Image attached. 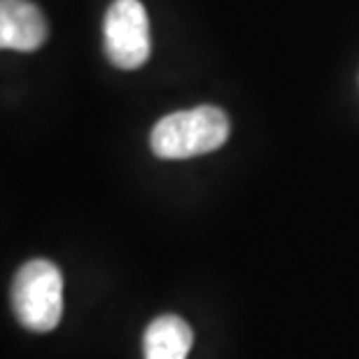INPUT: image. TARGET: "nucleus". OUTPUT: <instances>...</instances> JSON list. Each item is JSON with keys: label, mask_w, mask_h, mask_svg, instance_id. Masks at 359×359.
I'll return each mask as SVG.
<instances>
[{"label": "nucleus", "mask_w": 359, "mask_h": 359, "mask_svg": "<svg viewBox=\"0 0 359 359\" xmlns=\"http://www.w3.org/2000/svg\"><path fill=\"white\" fill-rule=\"evenodd\" d=\"M103 47L107 61L119 70H135L149 59V19L140 0H114L105 14Z\"/></svg>", "instance_id": "obj_3"}, {"label": "nucleus", "mask_w": 359, "mask_h": 359, "mask_svg": "<svg viewBox=\"0 0 359 359\" xmlns=\"http://www.w3.org/2000/svg\"><path fill=\"white\" fill-rule=\"evenodd\" d=\"M229 117L215 105L180 110L156 121L149 135L152 152L159 159H189L219 149L229 138Z\"/></svg>", "instance_id": "obj_1"}, {"label": "nucleus", "mask_w": 359, "mask_h": 359, "mask_svg": "<svg viewBox=\"0 0 359 359\" xmlns=\"http://www.w3.org/2000/svg\"><path fill=\"white\" fill-rule=\"evenodd\" d=\"M47 19L31 0H0V47L35 52L47 40Z\"/></svg>", "instance_id": "obj_4"}, {"label": "nucleus", "mask_w": 359, "mask_h": 359, "mask_svg": "<svg viewBox=\"0 0 359 359\" xmlns=\"http://www.w3.org/2000/svg\"><path fill=\"white\" fill-rule=\"evenodd\" d=\"M194 343L189 325L177 315H161L147 327L142 346L145 359H187Z\"/></svg>", "instance_id": "obj_5"}, {"label": "nucleus", "mask_w": 359, "mask_h": 359, "mask_svg": "<svg viewBox=\"0 0 359 359\" xmlns=\"http://www.w3.org/2000/svg\"><path fill=\"white\" fill-rule=\"evenodd\" d=\"M12 308L19 322L35 334H47L63 313V278L54 262L24 264L12 283Z\"/></svg>", "instance_id": "obj_2"}]
</instances>
